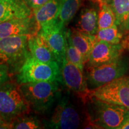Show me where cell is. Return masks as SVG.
I'll use <instances>...</instances> for the list:
<instances>
[{
	"label": "cell",
	"mask_w": 129,
	"mask_h": 129,
	"mask_svg": "<svg viewBox=\"0 0 129 129\" xmlns=\"http://www.w3.org/2000/svg\"><path fill=\"white\" fill-rule=\"evenodd\" d=\"M90 97L129 109V76L124 75L92 90Z\"/></svg>",
	"instance_id": "7"
},
{
	"label": "cell",
	"mask_w": 129,
	"mask_h": 129,
	"mask_svg": "<svg viewBox=\"0 0 129 129\" xmlns=\"http://www.w3.org/2000/svg\"><path fill=\"white\" fill-rule=\"evenodd\" d=\"M44 127L38 118L27 114L17 118L12 122V128L16 129H39Z\"/></svg>",
	"instance_id": "22"
},
{
	"label": "cell",
	"mask_w": 129,
	"mask_h": 129,
	"mask_svg": "<svg viewBox=\"0 0 129 129\" xmlns=\"http://www.w3.org/2000/svg\"><path fill=\"white\" fill-rule=\"evenodd\" d=\"M109 3L115 14L116 25L124 33L129 17V0H111Z\"/></svg>",
	"instance_id": "18"
},
{
	"label": "cell",
	"mask_w": 129,
	"mask_h": 129,
	"mask_svg": "<svg viewBox=\"0 0 129 129\" xmlns=\"http://www.w3.org/2000/svg\"><path fill=\"white\" fill-rule=\"evenodd\" d=\"M67 33L71 40L72 44L81 53L85 64H86L93 47L97 42L96 35L85 33L77 28L68 30Z\"/></svg>",
	"instance_id": "14"
},
{
	"label": "cell",
	"mask_w": 129,
	"mask_h": 129,
	"mask_svg": "<svg viewBox=\"0 0 129 129\" xmlns=\"http://www.w3.org/2000/svg\"><path fill=\"white\" fill-rule=\"evenodd\" d=\"M29 36L9 37L0 38V67L9 74L17 72L30 52L28 46Z\"/></svg>",
	"instance_id": "4"
},
{
	"label": "cell",
	"mask_w": 129,
	"mask_h": 129,
	"mask_svg": "<svg viewBox=\"0 0 129 129\" xmlns=\"http://www.w3.org/2000/svg\"><path fill=\"white\" fill-rule=\"evenodd\" d=\"M30 109L19 85L8 81L0 87V115L12 122L21 116L28 114Z\"/></svg>",
	"instance_id": "6"
},
{
	"label": "cell",
	"mask_w": 129,
	"mask_h": 129,
	"mask_svg": "<svg viewBox=\"0 0 129 129\" xmlns=\"http://www.w3.org/2000/svg\"><path fill=\"white\" fill-rule=\"evenodd\" d=\"M128 71V59L122 56L104 64L87 65L85 77L88 88L92 91L101 87L115 79L125 75Z\"/></svg>",
	"instance_id": "5"
},
{
	"label": "cell",
	"mask_w": 129,
	"mask_h": 129,
	"mask_svg": "<svg viewBox=\"0 0 129 129\" xmlns=\"http://www.w3.org/2000/svg\"><path fill=\"white\" fill-rule=\"evenodd\" d=\"M59 81H41L19 84V88L31 109L45 113L60 96Z\"/></svg>",
	"instance_id": "1"
},
{
	"label": "cell",
	"mask_w": 129,
	"mask_h": 129,
	"mask_svg": "<svg viewBox=\"0 0 129 129\" xmlns=\"http://www.w3.org/2000/svg\"><path fill=\"white\" fill-rule=\"evenodd\" d=\"M129 31V17H128V20H127V24L126 25H125V29H124V35L126 34Z\"/></svg>",
	"instance_id": "29"
},
{
	"label": "cell",
	"mask_w": 129,
	"mask_h": 129,
	"mask_svg": "<svg viewBox=\"0 0 129 129\" xmlns=\"http://www.w3.org/2000/svg\"><path fill=\"white\" fill-rule=\"evenodd\" d=\"M82 122L81 114L67 97L63 98L56 106L47 126L51 128L74 129Z\"/></svg>",
	"instance_id": "10"
},
{
	"label": "cell",
	"mask_w": 129,
	"mask_h": 129,
	"mask_svg": "<svg viewBox=\"0 0 129 129\" xmlns=\"http://www.w3.org/2000/svg\"><path fill=\"white\" fill-rule=\"evenodd\" d=\"M17 73L19 84L41 81L62 82L60 65L57 61L41 62L30 54Z\"/></svg>",
	"instance_id": "3"
},
{
	"label": "cell",
	"mask_w": 129,
	"mask_h": 129,
	"mask_svg": "<svg viewBox=\"0 0 129 129\" xmlns=\"http://www.w3.org/2000/svg\"><path fill=\"white\" fill-rule=\"evenodd\" d=\"M98 14L94 8L83 9L80 14L77 29L85 33L96 35L98 30Z\"/></svg>",
	"instance_id": "17"
},
{
	"label": "cell",
	"mask_w": 129,
	"mask_h": 129,
	"mask_svg": "<svg viewBox=\"0 0 129 129\" xmlns=\"http://www.w3.org/2000/svg\"><path fill=\"white\" fill-rule=\"evenodd\" d=\"M122 43L125 49L129 51V31L125 35Z\"/></svg>",
	"instance_id": "27"
},
{
	"label": "cell",
	"mask_w": 129,
	"mask_h": 129,
	"mask_svg": "<svg viewBox=\"0 0 129 129\" xmlns=\"http://www.w3.org/2000/svg\"><path fill=\"white\" fill-rule=\"evenodd\" d=\"M82 2L83 0H62L58 19L62 25L65 26L73 19Z\"/></svg>",
	"instance_id": "19"
},
{
	"label": "cell",
	"mask_w": 129,
	"mask_h": 129,
	"mask_svg": "<svg viewBox=\"0 0 129 129\" xmlns=\"http://www.w3.org/2000/svg\"><path fill=\"white\" fill-rule=\"evenodd\" d=\"M99 11L98 13V30L108 28L116 24V17L109 3H98Z\"/></svg>",
	"instance_id": "20"
},
{
	"label": "cell",
	"mask_w": 129,
	"mask_h": 129,
	"mask_svg": "<svg viewBox=\"0 0 129 129\" xmlns=\"http://www.w3.org/2000/svg\"><path fill=\"white\" fill-rule=\"evenodd\" d=\"M12 128V123L8 122L7 121L4 120L0 115V129H7Z\"/></svg>",
	"instance_id": "26"
},
{
	"label": "cell",
	"mask_w": 129,
	"mask_h": 129,
	"mask_svg": "<svg viewBox=\"0 0 129 129\" xmlns=\"http://www.w3.org/2000/svg\"><path fill=\"white\" fill-rule=\"evenodd\" d=\"M33 11L25 0H0V23L14 19L33 16Z\"/></svg>",
	"instance_id": "13"
},
{
	"label": "cell",
	"mask_w": 129,
	"mask_h": 129,
	"mask_svg": "<svg viewBox=\"0 0 129 129\" xmlns=\"http://www.w3.org/2000/svg\"><path fill=\"white\" fill-rule=\"evenodd\" d=\"M125 50L122 43L111 44L104 41H97L93 47L86 64L99 65L115 60L122 55Z\"/></svg>",
	"instance_id": "12"
},
{
	"label": "cell",
	"mask_w": 129,
	"mask_h": 129,
	"mask_svg": "<svg viewBox=\"0 0 129 129\" xmlns=\"http://www.w3.org/2000/svg\"><path fill=\"white\" fill-rule=\"evenodd\" d=\"M60 74L61 83L86 103L90 98L91 91L88 88L83 71L65 57L60 64Z\"/></svg>",
	"instance_id": "9"
},
{
	"label": "cell",
	"mask_w": 129,
	"mask_h": 129,
	"mask_svg": "<svg viewBox=\"0 0 129 129\" xmlns=\"http://www.w3.org/2000/svg\"><path fill=\"white\" fill-rule=\"evenodd\" d=\"M96 36L97 41H104L111 44H120L122 43L125 35L115 24L110 28L99 29Z\"/></svg>",
	"instance_id": "21"
},
{
	"label": "cell",
	"mask_w": 129,
	"mask_h": 129,
	"mask_svg": "<svg viewBox=\"0 0 129 129\" xmlns=\"http://www.w3.org/2000/svg\"><path fill=\"white\" fill-rule=\"evenodd\" d=\"M37 34L44 40L60 65L66 57L67 30L65 26L57 19L41 26Z\"/></svg>",
	"instance_id": "8"
},
{
	"label": "cell",
	"mask_w": 129,
	"mask_h": 129,
	"mask_svg": "<svg viewBox=\"0 0 129 129\" xmlns=\"http://www.w3.org/2000/svg\"><path fill=\"white\" fill-rule=\"evenodd\" d=\"M66 58L69 62L78 67L84 71L85 63L81 53L72 44L71 40L67 33V49H66Z\"/></svg>",
	"instance_id": "23"
},
{
	"label": "cell",
	"mask_w": 129,
	"mask_h": 129,
	"mask_svg": "<svg viewBox=\"0 0 129 129\" xmlns=\"http://www.w3.org/2000/svg\"><path fill=\"white\" fill-rule=\"evenodd\" d=\"M49 1L50 0H25L26 3L32 11L38 9Z\"/></svg>",
	"instance_id": "24"
},
{
	"label": "cell",
	"mask_w": 129,
	"mask_h": 129,
	"mask_svg": "<svg viewBox=\"0 0 129 129\" xmlns=\"http://www.w3.org/2000/svg\"><path fill=\"white\" fill-rule=\"evenodd\" d=\"M10 80V74L4 68L0 67V87Z\"/></svg>",
	"instance_id": "25"
},
{
	"label": "cell",
	"mask_w": 129,
	"mask_h": 129,
	"mask_svg": "<svg viewBox=\"0 0 129 129\" xmlns=\"http://www.w3.org/2000/svg\"><path fill=\"white\" fill-rule=\"evenodd\" d=\"M87 102L89 109L88 115L100 128L118 129L129 117V109L123 106L106 102L93 97Z\"/></svg>",
	"instance_id": "2"
},
{
	"label": "cell",
	"mask_w": 129,
	"mask_h": 129,
	"mask_svg": "<svg viewBox=\"0 0 129 129\" xmlns=\"http://www.w3.org/2000/svg\"><path fill=\"white\" fill-rule=\"evenodd\" d=\"M40 26L34 16L23 19H14L0 23V38L37 35Z\"/></svg>",
	"instance_id": "11"
},
{
	"label": "cell",
	"mask_w": 129,
	"mask_h": 129,
	"mask_svg": "<svg viewBox=\"0 0 129 129\" xmlns=\"http://www.w3.org/2000/svg\"><path fill=\"white\" fill-rule=\"evenodd\" d=\"M62 0H50L48 2L33 11L40 28L58 19Z\"/></svg>",
	"instance_id": "16"
},
{
	"label": "cell",
	"mask_w": 129,
	"mask_h": 129,
	"mask_svg": "<svg viewBox=\"0 0 129 129\" xmlns=\"http://www.w3.org/2000/svg\"><path fill=\"white\" fill-rule=\"evenodd\" d=\"M118 129H129V117L122 122Z\"/></svg>",
	"instance_id": "28"
},
{
	"label": "cell",
	"mask_w": 129,
	"mask_h": 129,
	"mask_svg": "<svg viewBox=\"0 0 129 129\" xmlns=\"http://www.w3.org/2000/svg\"><path fill=\"white\" fill-rule=\"evenodd\" d=\"M28 46L30 55L37 60L45 62L57 61L48 45L38 34L29 37Z\"/></svg>",
	"instance_id": "15"
},
{
	"label": "cell",
	"mask_w": 129,
	"mask_h": 129,
	"mask_svg": "<svg viewBox=\"0 0 129 129\" xmlns=\"http://www.w3.org/2000/svg\"><path fill=\"white\" fill-rule=\"evenodd\" d=\"M93 1H95L96 3H109L111 0H93Z\"/></svg>",
	"instance_id": "30"
}]
</instances>
